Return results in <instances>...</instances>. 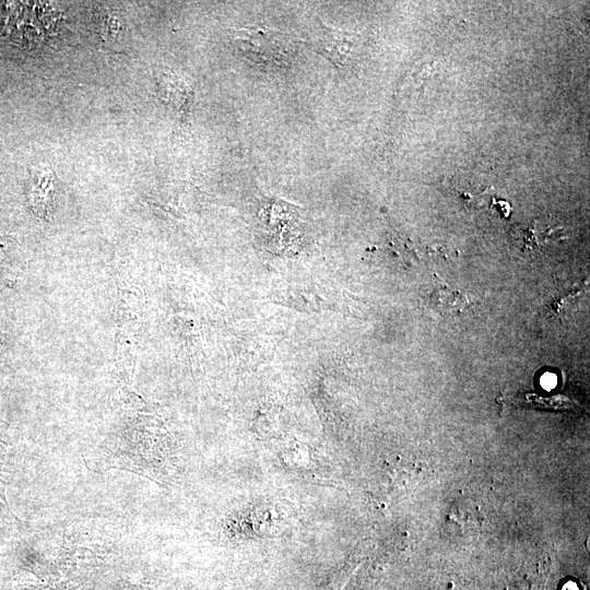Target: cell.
Masks as SVG:
<instances>
[{
    "mask_svg": "<svg viewBox=\"0 0 590 590\" xmlns=\"http://www.w3.org/2000/svg\"><path fill=\"white\" fill-rule=\"evenodd\" d=\"M232 44L248 62L267 71L293 64L298 42L290 35L264 26H247L232 32Z\"/></svg>",
    "mask_w": 590,
    "mask_h": 590,
    "instance_id": "6da1fadb",
    "label": "cell"
},
{
    "mask_svg": "<svg viewBox=\"0 0 590 590\" xmlns=\"http://www.w3.org/2000/svg\"><path fill=\"white\" fill-rule=\"evenodd\" d=\"M312 48L333 66L349 70L358 62L363 39L359 35L316 22L309 34Z\"/></svg>",
    "mask_w": 590,
    "mask_h": 590,
    "instance_id": "7a4b0ae2",
    "label": "cell"
},
{
    "mask_svg": "<svg viewBox=\"0 0 590 590\" xmlns=\"http://www.w3.org/2000/svg\"><path fill=\"white\" fill-rule=\"evenodd\" d=\"M434 280L436 286L429 298L430 306L442 315L453 316L460 314L469 304L467 296L459 291L451 290L438 278L434 276Z\"/></svg>",
    "mask_w": 590,
    "mask_h": 590,
    "instance_id": "3957f363",
    "label": "cell"
},
{
    "mask_svg": "<svg viewBox=\"0 0 590 590\" xmlns=\"http://www.w3.org/2000/svg\"><path fill=\"white\" fill-rule=\"evenodd\" d=\"M556 382V378L554 375H545L542 379V384L544 387L550 388L553 387Z\"/></svg>",
    "mask_w": 590,
    "mask_h": 590,
    "instance_id": "277c9868",
    "label": "cell"
}]
</instances>
